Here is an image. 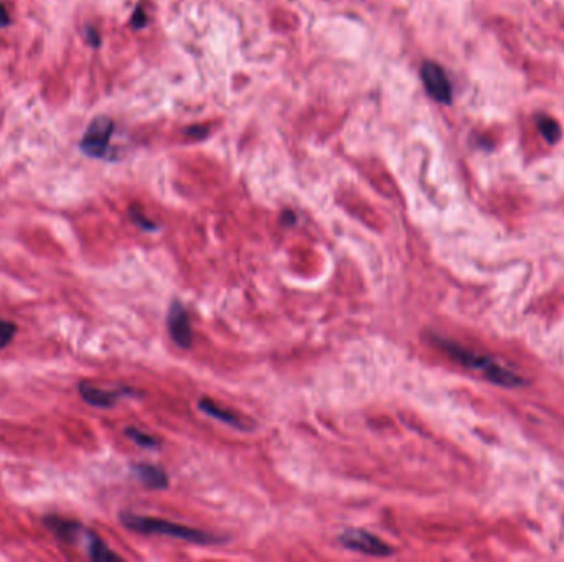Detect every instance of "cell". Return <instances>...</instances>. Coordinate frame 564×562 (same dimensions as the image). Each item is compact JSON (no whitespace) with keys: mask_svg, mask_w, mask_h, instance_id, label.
Segmentation results:
<instances>
[{"mask_svg":"<svg viewBox=\"0 0 564 562\" xmlns=\"http://www.w3.org/2000/svg\"><path fill=\"white\" fill-rule=\"evenodd\" d=\"M340 544L350 551L365 554V556L387 557L395 554V548L384 543L378 536L360 528H350L339 536Z\"/></svg>","mask_w":564,"mask_h":562,"instance_id":"obj_3","label":"cell"},{"mask_svg":"<svg viewBox=\"0 0 564 562\" xmlns=\"http://www.w3.org/2000/svg\"><path fill=\"white\" fill-rule=\"evenodd\" d=\"M84 543H86L88 556L91 557L93 561H121V557L112 552L106 546V543H104L99 536H96L93 531L88 533Z\"/></svg>","mask_w":564,"mask_h":562,"instance_id":"obj_11","label":"cell"},{"mask_svg":"<svg viewBox=\"0 0 564 562\" xmlns=\"http://www.w3.org/2000/svg\"><path fill=\"white\" fill-rule=\"evenodd\" d=\"M123 526L131 529L134 533L139 535H159V536H169L173 539L186 541L192 544H217L221 543V537L212 533L201 531V529L184 526V524L172 523V521L160 520V518L154 516H140L134 515L131 511H124L119 515Z\"/></svg>","mask_w":564,"mask_h":562,"instance_id":"obj_1","label":"cell"},{"mask_svg":"<svg viewBox=\"0 0 564 562\" xmlns=\"http://www.w3.org/2000/svg\"><path fill=\"white\" fill-rule=\"evenodd\" d=\"M439 348H442L445 353L449 355L454 361L461 363L464 368H469V370L477 371L484 376L485 379L492 381L498 386H505V387H517L525 384V379L522 376H518L515 371L508 370V368L502 366L500 363H497L495 359L490 357H485V355H478L476 351L464 348V346L457 345V343L449 342V340H436Z\"/></svg>","mask_w":564,"mask_h":562,"instance_id":"obj_2","label":"cell"},{"mask_svg":"<svg viewBox=\"0 0 564 562\" xmlns=\"http://www.w3.org/2000/svg\"><path fill=\"white\" fill-rule=\"evenodd\" d=\"M15 333H17V325H15L14 322L0 318V350H3L5 346L10 345Z\"/></svg>","mask_w":564,"mask_h":562,"instance_id":"obj_14","label":"cell"},{"mask_svg":"<svg viewBox=\"0 0 564 562\" xmlns=\"http://www.w3.org/2000/svg\"><path fill=\"white\" fill-rule=\"evenodd\" d=\"M145 22H147V18H145V14H144V9H142V5L137 7L136 10H134V15H132V25L136 28H142L145 25Z\"/></svg>","mask_w":564,"mask_h":562,"instance_id":"obj_16","label":"cell"},{"mask_svg":"<svg viewBox=\"0 0 564 562\" xmlns=\"http://www.w3.org/2000/svg\"><path fill=\"white\" fill-rule=\"evenodd\" d=\"M10 23V18H9V14H7L5 7L0 3V27H5Z\"/></svg>","mask_w":564,"mask_h":562,"instance_id":"obj_19","label":"cell"},{"mask_svg":"<svg viewBox=\"0 0 564 562\" xmlns=\"http://www.w3.org/2000/svg\"><path fill=\"white\" fill-rule=\"evenodd\" d=\"M78 393L81 398L86 401L89 406L93 407H112L119 399L125 398V396H134L132 389L129 387H119V389H101V387L95 386V384L88 381H81L78 384Z\"/></svg>","mask_w":564,"mask_h":562,"instance_id":"obj_7","label":"cell"},{"mask_svg":"<svg viewBox=\"0 0 564 562\" xmlns=\"http://www.w3.org/2000/svg\"><path fill=\"white\" fill-rule=\"evenodd\" d=\"M124 434H125V437L131 439L132 442H136L139 447H144V448H159L160 447V440L152 437V435L145 434V432L139 431V429L127 427L124 431Z\"/></svg>","mask_w":564,"mask_h":562,"instance_id":"obj_13","label":"cell"},{"mask_svg":"<svg viewBox=\"0 0 564 562\" xmlns=\"http://www.w3.org/2000/svg\"><path fill=\"white\" fill-rule=\"evenodd\" d=\"M129 214H131V220L137 226H139L140 229H145V231H156V229H157V225H154L152 221L147 220V218H145L144 214L140 213V209L131 208V209H129Z\"/></svg>","mask_w":564,"mask_h":562,"instance_id":"obj_15","label":"cell"},{"mask_svg":"<svg viewBox=\"0 0 564 562\" xmlns=\"http://www.w3.org/2000/svg\"><path fill=\"white\" fill-rule=\"evenodd\" d=\"M206 131H208V129L203 127V125H197V127L185 129L186 136H190V137H203V136H205Z\"/></svg>","mask_w":564,"mask_h":562,"instance_id":"obj_17","label":"cell"},{"mask_svg":"<svg viewBox=\"0 0 564 562\" xmlns=\"http://www.w3.org/2000/svg\"><path fill=\"white\" fill-rule=\"evenodd\" d=\"M537 124L541 136L545 137L548 144H556L559 139H561V127L556 123L553 117L546 116V114H539L537 117Z\"/></svg>","mask_w":564,"mask_h":562,"instance_id":"obj_12","label":"cell"},{"mask_svg":"<svg viewBox=\"0 0 564 562\" xmlns=\"http://www.w3.org/2000/svg\"><path fill=\"white\" fill-rule=\"evenodd\" d=\"M112 131H114V123L109 117H96L84 132L83 140H81V151L95 159L104 157L109 147V140L112 137Z\"/></svg>","mask_w":564,"mask_h":562,"instance_id":"obj_4","label":"cell"},{"mask_svg":"<svg viewBox=\"0 0 564 562\" xmlns=\"http://www.w3.org/2000/svg\"><path fill=\"white\" fill-rule=\"evenodd\" d=\"M132 473L140 480L142 485L152 490H164L169 487V475L160 467L152 463H134Z\"/></svg>","mask_w":564,"mask_h":562,"instance_id":"obj_10","label":"cell"},{"mask_svg":"<svg viewBox=\"0 0 564 562\" xmlns=\"http://www.w3.org/2000/svg\"><path fill=\"white\" fill-rule=\"evenodd\" d=\"M421 78H423L426 91L429 92L432 99H436L437 103L442 104H450L452 101V86H450V81L445 75V71L442 70L441 64L434 63V62H424L423 68H421Z\"/></svg>","mask_w":564,"mask_h":562,"instance_id":"obj_5","label":"cell"},{"mask_svg":"<svg viewBox=\"0 0 564 562\" xmlns=\"http://www.w3.org/2000/svg\"><path fill=\"white\" fill-rule=\"evenodd\" d=\"M198 409L205 412L210 418L226 424V426L238 429V431H247V429L253 427V424H246L245 419L239 418L238 414H234V412H231L228 409H223L220 404L210 401V399H200V401H198Z\"/></svg>","mask_w":564,"mask_h":562,"instance_id":"obj_9","label":"cell"},{"mask_svg":"<svg viewBox=\"0 0 564 562\" xmlns=\"http://www.w3.org/2000/svg\"><path fill=\"white\" fill-rule=\"evenodd\" d=\"M86 34H88V42H89V43H93V45H95V47L99 45V35L96 34L95 28L88 27V28H86Z\"/></svg>","mask_w":564,"mask_h":562,"instance_id":"obj_18","label":"cell"},{"mask_svg":"<svg viewBox=\"0 0 564 562\" xmlns=\"http://www.w3.org/2000/svg\"><path fill=\"white\" fill-rule=\"evenodd\" d=\"M45 528L58 537L60 541L68 544H78L79 541H86L89 529H86L78 521L66 520V518L48 515L43 518Z\"/></svg>","mask_w":564,"mask_h":562,"instance_id":"obj_8","label":"cell"},{"mask_svg":"<svg viewBox=\"0 0 564 562\" xmlns=\"http://www.w3.org/2000/svg\"><path fill=\"white\" fill-rule=\"evenodd\" d=\"M167 329L170 337L177 343L180 348L188 350L193 342V331L192 325H190V317L186 312L185 305L182 302L175 301L170 307L167 315Z\"/></svg>","mask_w":564,"mask_h":562,"instance_id":"obj_6","label":"cell"}]
</instances>
